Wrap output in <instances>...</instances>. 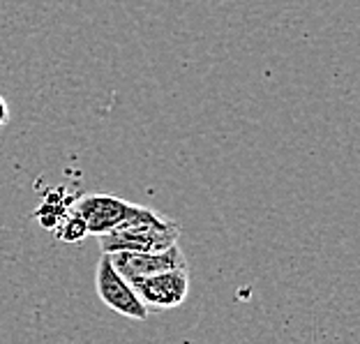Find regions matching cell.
I'll return each instance as SVG.
<instances>
[{"label": "cell", "mask_w": 360, "mask_h": 344, "mask_svg": "<svg viewBox=\"0 0 360 344\" xmlns=\"http://www.w3.org/2000/svg\"><path fill=\"white\" fill-rule=\"evenodd\" d=\"M180 227L176 219L162 215L150 206L136 203L132 215L120 227L97 238L102 255L116 252H165L178 245Z\"/></svg>", "instance_id": "cell-1"}, {"label": "cell", "mask_w": 360, "mask_h": 344, "mask_svg": "<svg viewBox=\"0 0 360 344\" xmlns=\"http://www.w3.org/2000/svg\"><path fill=\"white\" fill-rule=\"evenodd\" d=\"M95 289L100 300L116 314L134 319V321H146L148 319V307L136 296L134 286L113 268L109 255H102L100 261H97Z\"/></svg>", "instance_id": "cell-2"}, {"label": "cell", "mask_w": 360, "mask_h": 344, "mask_svg": "<svg viewBox=\"0 0 360 344\" xmlns=\"http://www.w3.org/2000/svg\"><path fill=\"white\" fill-rule=\"evenodd\" d=\"M134 206L136 203L113 194H84L75 201L72 212L84 222L88 236L100 238V236L113 231V229L125 222L132 215Z\"/></svg>", "instance_id": "cell-3"}, {"label": "cell", "mask_w": 360, "mask_h": 344, "mask_svg": "<svg viewBox=\"0 0 360 344\" xmlns=\"http://www.w3.org/2000/svg\"><path fill=\"white\" fill-rule=\"evenodd\" d=\"M129 284L134 286L136 296L148 310H174L183 305L187 293H190V270H165V273L141 277V280H134Z\"/></svg>", "instance_id": "cell-4"}, {"label": "cell", "mask_w": 360, "mask_h": 344, "mask_svg": "<svg viewBox=\"0 0 360 344\" xmlns=\"http://www.w3.org/2000/svg\"><path fill=\"white\" fill-rule=\"evenodd\" d=\"M113 268L125 277L127 282L141 280V277H150L165 270H190L185 259V252L180 250V245H174L165 252H116L109 255Z\"/></svg>", "instance_id": "cell-5"}, {"label": "cell", "mask_w": 360, "mask_h": 344, "mask_svg": "<svg viewBox=\"0 0 360 344\" xmlns=\"http://www.w3.org/2000/svg\"><path fill=\"white\" fill-rule=\"evenodd\" d=\"M86 227H84V222L72 212L70 215V219H65L63 222V227L58 229V238L60 241H65V243H79V241H84L86 238Z\"/></svg>", "instance_id": "cell-6"}, {"label": "cell", "mask_w": 360, "mask_h": 344, "mask_svg": "<svg viewBox=\"0 0 360 344\" xmlns=\"http://www.w3.org/2000/svg\"><path fill=\"white\" fill-rule=\"evenodd\" d=\"M7 120H10V106H7L5 97L0 95V127H3Z\"/></svg>", "instance_id": "cell-7"}]
</instances>
